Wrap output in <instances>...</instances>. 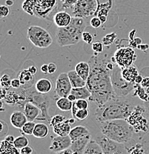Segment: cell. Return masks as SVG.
<instances>
[{
  "instance_id": "74e56055",
  "label": "cell",
  "mask_w": 149,
  "mask_h": 154,
  "mask_svg": "<svg viewBox=\"0 0 149 154\" xmlns=\"http://www.w3.org/2000/svg\"><path fill=\"white\" fill-rule=\"evenodd\" d=\"M11 81L12 79H11L10 76L8 74H4L1 77V86L2 88H5L6 90H8L11 88Z\"/></svg>"
},
{
  "instance_id": "30bf717a",
  "label": "cell",
  "mask_w": 149,
  "mask_h": 154,
  "mask_svg": "<svg viewBox=\"0 0 149 154\" xmlns=\"http://www.w3.org/2000/svg\"><path fill=\"white\" fill-rule=\"evenodd\" d=\"M122 68L115 65L114 69L111 73V81L113 89L116 95L119 96H126L133 92L135 83L129 82L122 76Z\"/></svg>"
},
{
  "instance_id": "44dd1931",
  "label": "cell",
  "mask_w": 149,
  "mask_h": 154,
  "mask_svg": "<svg viewBox=\"0 0 149 154\" xmlns=\"http://www.w3.org/2000/svg\"><path fill=\"white\" fill-rule=\"evenodd\" d=\"M70 125H71V123H70V119H67L65 121L52 127L53 131H54V134L59 135V136H68L70 131H71Z\"/></svg>"
},
{
  "instance_id": "4fadbf2b",
  "label": "cell",
  "mask_w": 149,
  "mask_h": 154,
  "mask_svg": "<svg viewBox=\"0 0 149 154\" xmlns=\"http://www.w3.org/2000/svg\"><path fill=\"white\" fill-rule=\"evenodd\" d=\"M113 56L116 59V64L121 68L132 65L137 58L134 48L130 46L118 48V49L115 51Z\"/></svg>"
},
{
  "instance_id": "f907efd6",
  "label": "cell",
  "mask_w": 149,
  "mask_h": 154,
  "mask_svg": "<svg viewBox=\"0 0 149 154\" xmlns=\"http://www.w3.org/2000/svg\"><path fill=\"white\" fill-rule=\"evenodd\" d=\"M41 71L44 74H48V64H44L41 66Z\"/></svg>"
},
{
  "instance_id": "bcb514c9",
  "label": "cell",
  "mask_w": 149,
  "mask_h": 154,
  "mask_svg": "<svg viewBox=\"0 0 149 154\" xmlns=\"http://www.w3.org/2000/svg\"><path fill=\"white\" fill-rule=\"evenodd\" d=\"M20 152L21 154H32L33 153H34V150H33V147L28 144V145L25 146L23 148L20 150Z\"/></svg>"
},
{
  "instance_id": "f546056e",
  "label": "cell",
  "mask_w": 149,
  "mask_h": 154,
  "mask_svg": "<svg viewBox=\"0 0 149 154\" xmlns=\"http://www.w3.org/2000/svg\"><path fill=\"white\" fill-rule=\"evenodd\" d=\"M70 93L76 96V99H89V98L91 96V91H89L87 86L80 87V88H73Z\"/></svg>"
},
{
  "instance_id": "e575fe53",
  "label": "cell",
  "mask_w": 149,
  "mask_h": 154,
  "mask_svg": "<svg viewBox=\"0 0 149 154\" xmlns=\"http://www.w3.org/2000/svg\"><path fill=\"white\" fill-rule=\"evenodd\" d=\"M117 38V34H116L115 32L113 33H108V34L105 35L103 38H102V42L103 43V45L107 47H109L111 45L113 42H114L115 40Z\"/></svg>"
},
{
  "instance_id": "9f6ffc18",
  "label": "cell",
  "mask_w": 149,
  "mask_h": 154,
  "mask_svg": "<svg viewBox=\"0 0 149 154\" xmlns=\"http://www.w3.org/2000/svg\"><path fill=\"white\" fill-rule=\"evenodd\" d=\"M67 97H68V99H69L70 101H71L72 102H75V101L77 100V99H76V96H75L74 94H71V93H70V94L68 96H67Z\"/></svg>"
},
{
  "instance_id": "ba28073f",
  "label": "cell",
  "mask_w": 149,
  "mask_h": 154,
  "mask_svg": "<svg viewBox=\"0 0 149 154\" xmlns=\"http://www.w3.org/2000/svg\"><path fill=\"white\" fill-rule=\"evenodd\" d=\"M146 107L145 105H135L132 113L127 118V122L134 130V132L147 133L149 131V123L147 119Z\"/></svg>"
},
{
  "instance_id": "d4e9b609",
  "label": "cell",
  "mask_w": 149,
  "mask_h": 154,
  "mask_svg": "<svg viewBox=\"0 0 149 154\" xmlns=\"http://www.w3.org/2000/svg\"><path fill=\"white\" fill-rule=\"evenodd\" d=\"M75 70L82 78L87 82L91 72V66L88 62H80L75 66Z\"/></svg>"
},
{
  "instance_id": "7402d4cb",
  "label": "cell",
  "mask_w": 149,
  "mask_h": 154,
  "mask_svg": "<svg viewBox=\"0 0 149 154\" xmlns=\"http://www.w3.org/2000/svg\"><path fill=\"white\" fill-rule=\"evenodd\" d=\"M34 88L37 92L42 94H47L51 92L53 88L52 82L48 79L42 78L35 82Z\"/></svg>"
},
{
  "instance_id": "cb8c5ba5",
  "label": "cell",
  "mask_w": 149,
  "mask_h": 154,
  "mask_svg": "<svg viewBox=\"0 0 149 154\" xmlns=\"http://www.w3.org/2000/svg\"><path fill=\"white\" fill-rule=\"evenodd\" d=\"M88 135H91L88 128H86L85 126H83V125H78V126L71 128V131L69 134L72 141L79 139L80 137H82V136H88Z\"/></svg>"
},
{
  "instance_id": "e0dca14e",
  "label": "cell",
  "mask_w": 149,
  "mask_h": 154,
  "mask_svg": "<svg viewBox=\"0 0 149 154\" xmlns=\"http://www.w3.org/2000/svg\"><path fill=\"white\" fill-rule=\"evenodd\" d=\"M91 139V135H88V136L80 137L79 139L72 141L71 145L70 147L74 152V154H83L86 146Z\"/></svg>"
},
{
  "instance_id": "3957f363",
  "label": "cell",
  "mask_w": 149,
  "mask_h": 154,
  "mask_svg": "<svg viewBox=\"0 0 149 154\" xmlns=\"http://www.w3.org/2000/svg\"><path fill=\"white\" fill-rule=\"evenodd\" d=\"M102 134L119 143L126 144L132 139L134 130L126 119H113L99 122Z\"/></svg>"
},
{
  "instance_id": "f1b7e54d",
  "label": "cell",
  "mask_w": 149,
  "mask_h": 154,
  "mask_svg": "<svg viewBox=\"0 0 149 154\" xmlns=\"http://www.w3.org/2000/svg\"><path fill=\"white\" fill-rule=\"evenodd\" d=\"M83 154H103V151L100 145L91 138L86 146Z\"/></svg>"
},
{
  "instance_id": "681fc988",
  "label": "cell",
  "mask_w": 149,
  "mask_h": 154,
  "mask_svg": "<svg viewBox=\"0 0 149 154\" xmlns=\"http://www.w3.org/2000/svg\"><path fill=\"white\" fill-rule=\"evenodd\" d=\"M57 65L55 63H49L48 64V73L49 74H53L57 71Z\"/></svg>"
},
{
  "instance_id": "8d00e7d4",
  "label": "cell",
  "mask_w": 149,
  "mask_h": 154,
  "mask_svg": "<svg viewBox=\"0 0 149 154\" xmlns=\"http://www.w3.org/2000/svg\"><path fill=\"white\" fill-rule=\"evenodd\" d=\"M66 119H67V118L65 116H62V115L58 114V115H56V116H54L51 117L49 120V123H50V125H51V127H54V126H55V125H57L60 124V123H61V122H62L65 121Z\"/></svg>"
},
{
  "instance_id": "5b68a950",
  "label": "cell",
  "mask_w": 149,
  "mask_h": 154,
  "mask_svg": "<svg viewBox=\"0 0 149 154\" xmlns=\"http://www.w3.org/2000/svg\"><path fill=\"white\" fill-rule=\"evenodd\" d=\"M57 0H25L22 3V9L27 14L36 16L40 19H48L54 11Z\"/></svg>"
},
{
  "instance_id": "2e32d148",
  "label": "cell",
  "mask_w": 149,
  "mask_h": 154,
  "mask_svg": "<svg viewBox=\"0 0 149 154\" xmlns=\"http://www.w3.org/2000/svg\"><path fill=\"white\" fill-rule=\"evenodd\" d=\"M73 16L65 11H58L53 17V22L57 28H65L69 25L71 22Z\"/></svg>"
},
{
  "instance_id": "4316f807",
  "label": "cell",
  "mask_w": 149,
  "mask_h": 154,
  "mask_svg": "<svg viewBox=\"0 0 149 154\" xmlns=\"http://www.w3.org/2000/svg\"><path fill=\"white\" fill-rule=\"evenodd\" d=\"M49 134V128L45 123H37L35 125L33 136L38 139H44Z\"/></svg>"
},
{
  "instance_id": "5bb4252c",
  "label": "cell",
  "mask_w": 149,
  "mask_h": 154,
  "mask_svg": "<svg viewBox=\"0 0 149 154\" xmlns=\"http://www.w3.org/2000/svg\"><path fill=\"white\" fill-rule=\"evenodd\" d=\"M73 88L68 73H62L56 80L55 93L59 97H67Z\"/></svg>"
},
{
  "instance_id": "7bdbcfd3",
  "label": "cell",
  "mask_w": 149,
  "mask_h": 154,
  "mask_svg": "<svg viewBox=\"0 0 149 154\" xmlns=\"http://www.w3.org/2000/svg\"><path fill=\"white\" fill-rule=\"evenodd\" d=\"M78 0H60L62 3V8L70 9L73 8V6L77 2Z\"/></svg>"
},
{
  "instance_id": "603a6c76",
  "label": "cell",
  "mask_w": 149,
  "mask_h": 154,
  "mask_svg": "<svg viewBox=\"0 0 149 154\" xmlns=\"http://www.w3.org/2000/svg\"><path fill=\"white\" fill-rule=\"evenodd\" d=\"M122 76L129 82H135L136 78L139 74L138 69L134 65L122 68Z\"/></svg>"
},
{
  "instance_id": "94428289",
  "label": "cell",
  "mask_w": 149,
  "mask_h": 154,
  "mask_svg": "<svg viewBox=\"0 0 149 154\" xmlns=\"http://www.w3.org/2000/svg\"><path fill=\"white\" fill-rule=\"evenodd\" d=\"M144 105L145 106V107H146L147 111H148V113H149V96H148V100H147L146 102H144Z\"/></svg>"
},
{
  "instance_id": "816d5d0a",
  "label": "cell",
  "mask_w": 149,
  "mask_h": 154,
  "mask_svg": "<svg viewBox=\"0 0 149 154\" xmlns=\"http://www.w3.org/2000/svg\"><path fill=\"white\" fill-rule=\"evenodd\" d=\"M59 154H74V152L73 151L70 147H68V148L65 149V150H62V151L59 152Z\"/></svg>"
},
{
  "instance_id": "c3c4849f",
  "label": "cell",
  "mask_w": 149,
  "mask_h": 154,
  "mask_svg": "<svg viewBox=\"0 0 149 154\" xmlns=\"http://www.w3.org/2000/svg\"><path fill=\"white\" fill-rule=\"evenodd\" d=\"M141 85L143 87L149 94V76L143 77V80L141 83Z\"/></svg>"
},
{
  "instance_id": "d6a6232c",
  "label": "cell",
  "mask_w": 149,
  "mask_h": 154,
  "mask_svg": "<svg viewBox=\"0 0 149 154\" xmlns=\"http://www.w3.org/2000/svg\"><path fill=\"white\" fill-rule=\"evenodd\" d=\"M14 144L18 150H21L24 147L29 144V140L26 136L23 135V136H20L16 138L14 142Z\"/></svg>"
},
{
  "instance_id": "4dcf8cb0",
  "label": "cell",
  "mask_w": 149,
  "mask_h": 154,
  "mask_svg": "<svg viewBox=\"0 0 149 154\" xmlns=\"http://www.w3.org/2000/svg\"><path fill=\"white\" fill-rule=\"evenodd\" d=\"M56 105L61 111L69 112L72 110L73 102L68 99V97H60L56 102Z\"/></svg>"
},
{
  "instance_id": "6f0895ef",
  "label": "cell",
  "mask_w": 149,
  "mask_h": 154,
  "mask_svg": "<svg viewBox=\"0 0 149 154\" xmlns=\"http://www.w3.org/2000/svg\"><path fill=\"white\" fill-rule=\"evenodd\" d=\"M15 139H16V138H14V136H6L5 138V139H6V140L8 141V142H11V143H14Z\"/></svg>"
},
{
  "instance_id": "f5cc1de1",
  "label": "cell",
  "mask_w": 149,
  "mask_h": 154,
  "mask_svg": "<svg viewBox=\"0 0 149 154\" xmlns=\"http://www.w3.org/2000/svg\"><path fill=\"white\" fill-rule=\"evenodd\" d=\"M137 49L141 50V51H146L147 50L149 49V45L148 44H141L137 46Z\"/></svg>"
},
{
  "instance_id": "52a82bcc",
  "label": "cell",
  "mask_w": 149,
  "mask_h": 154,
  "mask_svg": "<svg viewBox=\"0 0 149 154\" xmlns=\"http://www.w3.org/2000/svg\"><path fill=\"white\" fill-rule=\"evenodd\" d=\"M25 94H26V102H32L39 107L41 110V114L37 118V120H44V121L48 120V109L51 105V100L48 96L45 94L37 92L36 89L33 90L32 87L25 89Z\"/></svg>"
},
{
  "instance_id": "91938a15",
  "label": "cell",
  "mask_w": 149,
  "mask_h": 154,
  "mask_svg": "<svg viewBox=\"0 0 149 154\" xmlns=\"http://www.w3.org/2000/svg\"><path fill=\"white\" fill-rule=\"evenodd\" d=\"M136 33V30H133L132 31H131V33H129V38L130 40H133L134 38V34Z\"/></svg>"
},
{
  "instance_id": "7a4b0ae2",
  "label": "cell",
  "mask_w": 149,
  "mask_h": 154,
  "mask_svg": "<svg viewBox=\"0 0 149 154\" xmlns=\"http://www.w3.org/2000/svg\"><path fill=\"white\" fill-rule=\"evenodd\" d=\"M134 107V102L128 96H117L103 105L97 106L94 110V116L99 122L113 119H127Z\"/></svg>"
},
{
  "instance_id": "f6af8a7d",
  "label": "cell",
  "mask_w": 149,
  "mask_h": 154,
  "mask_svg": "<svg viewBox=\"0 0 149 154\" xmlns=\"http://www.w3.org/2000/svg\"><path fill=\"white\" fill-rule=\"evenodd\" d=\"M10 14V8L8 5H1L0 7V17L4 18L8 16Z\"/></svg>"
},
{
  "instance_id": "277c9868",
  "label": "cell",
  "mask_w": 149,
  "mask_h": 154,
  "mask_svg": "<svg viewBox=\"0 0 149 154\" xmlns=\"http://www.w3.org/2000/svg\"><path fill=\"white\" fill-rule=\"evenodd\" d=\"M85 19L73 17L69 25L65 28H57L56 39L60 47L71 46L79 43L87 25Z\"/></svg>"
},
{
  "instance_id": "f35d334b",
  "label": "cell",
  "mask_w": 149,
  "mask_h": 154,
  "mask_svg": "<svg viewBox=\"0 0 149 154\" xmlns=\"http://www.w3.org/2000/svg\"><path fill=\"white\" fill-rule=\"evenodd\" d=\"M91 48H92V50L94 51V53L100 54H102L104 51V45L103 43H102V42L96 41L92 43Z\"/></svg>"
},
{
  "instance_id": "b9f144b4",
  "label": "cell",
  "mask_w": 149,
  "mask_h": 154,
  "mask_svg": "<svg viewBox=\"0 0 149 154\" xmlns=\"http://www.w3.org/2000/svg\"><path fill=\"white\" fill-rule=\"evenodd\" d=\"M0 123H1V129H0V136L2 138H5L6 136H7L8 133V124L6 122H5L3 120H1L0 121Z\"/></svg>"
},
{
  "instance_id": "9a60e30c",
  "label": "cell",
  "mask_w": 149,
  "mask_h": 154,
  "mask_svg": "<svg viewBox=\"0 0 149 154\" xmlns=\"http://www.w3.org/2000/svg\"><path fill=\"white\" fill-rule=\"evenodd\" d=\"M72 140L70 139V136H59L52 137L51 139V144L49 149L55 153H58L59 152L68 148L71 145Z\"/></svg>"
},
{
  "instance_id": "7dc6e473",
  "label": "cell",
  "mask_w": 149,
  "mask_h": 154,
  "mask_svg": "<svg viewBox=\"0 0 149 154\" xmlns=\"http://www.w3.org/2000/svg\"><path fill=\"white\" fill-rule=\"evenodd\" d=\"M21 87H22V84H21L20 79H13L11 81V88L14 89H20Z\"/></svg>"
},
{
  "instance_id": "836d02e7",
  "label": "cell",
  "mask_w": 149,
  "mask_h": 154,
  "mask_svg": "<svg viewBox=\"0 0 149 154\" xmlns=\"http://www.w3.org/2000/svg\"><path fill=\"white\" fill-rule=\"evenodd\" d=\"M35 125H36V123L33 121H28L24 126L22 127L21 130V132L25 135H33V130H34Z\"/></svg>"
},
{
  "instance_id": "8fae6325",
  "label": "cell",
  "mask_w": 149,
  "mask_h": 154,
  "mask_svg": "<svg viewBox=\"0 0 149 154\" xmlns=\"http://www.w3.org/2000/svg\"><path fill=\"white\" fill-rule=\"evenodd\" d=\"M92 139H94L100 145L102 149V151H103V154H120L128 153L125 144L119 143L116 141L112 140L102 133L96 135Z\"/></svg>"
},
{
  "instance_id": "680465c9",
  "label": "cell",
  "mask_w": 149,
  "mask_h": 154,
  "mask_svg": "<svg viewBox=\"0 0 149 154\" xmlns=\"http://www.w3.org/2000/svg\"><path fill=\"white\" fill-rule=\"evenodd\" d=\"M134 42L136 43V44L137 45V46L139 45H141L142 43V38H140L139 37H137V38H134Z\"/></svg>"
},
{
  "instance_id": "8992f818",
  "label": "cell",
  "mask_w": 149,
  "mask_h": 154,
  "mask_svg": "<svg viewBox=\"0 0 149 154\" xmlns=\"http://www.w3.org/2000/svg\"><path fill=\"white\" fill-rule=\"evenodd\" d=\"M98 8L95 16H97L102 21V25L105 28H110L116 25L118 22V16L116 12V0H97Z\"/></svg>"
},
{
  "instance_id": "ffe728a7",
  "label": "cell",
  "mask_w": 149,
  "mask_h": 154,
  "mask_svg": "<svg viewBox=\"0 0 149 154\" xmlns=\"http://www.w3.org/2000/svg\"><path fill=\"white\" fill-rule=\"evenodd\" d=\"M33 76L34 75L32 74L28 69H25L19 73L18 76L21 82V84H22V88L28 89V88H31L34 83Z\"/></svg>"
},
{
  "instance_id": "ee69618b",
  "label": "cell",
  "mask_w": 149,
  "mask_h": 154,
  "mask_svg": "<svg viewBox=\"0 0 149 154\" xmlns=\"http://www.w3.org/2000/svg\"><path fill=\"white\" fill-rule=\"evenodd\" d=\"M93 39H94L93 36L89 33V32H83L82 36V40L84 42H85L86 44L88 45H91L92 44Z\"/></svg>"
},
{
  "instance_id": "d6986e66",
  "label": "cell",
  "mask_w": 149,
  "mask_h": 154,
  "mask_svg": "<svg viewBox=\"0 0 149 154\" xmlns=\"http://www.w3.org/2000/svg\"><path fill=\"white\" fill-rule=\"evenodd\" d=\"M10 120L11 125L17 129H22L24 125L28 121L24 112L20 110H14V112H12Z\"/></svg>"
},
{
  "instance_id": "1f68e13d",
  "label": "cell",
  "mask_w": 149,
  "mask_h": 154,
  "mask_svg": "<svg viewBox=\"0 0 149 154\" xmlns=\"http://www.w3.org/2000/svg\"><path fill=\"white\" fill-rule=\"evenodd\" d=\"M133 96H138L140 100L146 102L148 99L149 94L147 92L146 90L141 85V84H135L134 91H133Z\"/></svg>"
},
{
  "instance_id": "9c48e42d",
  "label": "cell",
  "mask_w": 149,
  "mask_h": 154,
  "mask_svg": "<svg viewBox=\"0 0 149 154\" xmlns=\"http://www.w3.org/2000/svg\"><path fill=\"white\" fill-rule=\"evenodd\" d=\"M27 37L35 47L47 48L53 43V38L47 30L36 25H32L28 29Z\"/></svg>"
},
{
  "instance_id": "ab89813d",
  "label": "cell",
  "mask_w": 149,
  "mask_h": 154,
  "mask_svg": "<svg viewBox=\"0 0 149 154\" xmlns=\"http://www.w3.org/2000/svg\"><path fill=\"white\" fill-rule=\"evenodd\" d=\"M90 25H91L92 28L97 29L100 28L102 25V21L100 20V19H99L97 16H94L93 17H91V20H90Z\"/></svg>"
},
{
  "instance_id": "7c38bea8",
  "label": "cell",
  "mask_w": 149,
  "mask_h": 154,
  "mask_svg": "<svg viewBox=\"0 0 149 154\" xmlns=\"http://www.w3.org/2000/svg\"><path fill=\"white\" fill-rule=\"evenodd\" d=\"M98 8L97 0H78L72 8V16L88 19L95 16Z\"/></svg>"
},
{
  "instance_id": "484cf974",
  "label": "cell",
  "mask_w": 149,
  "mask_h": 154,
  "mask_svg": "<svg viewBox=\"0 0 149 154\" xmlns=\"http://www.w3.org/2000/svg\"><path fill=\"white\" fill-rule=\"evenodd\" d=\"M68 77L70 79L73 88H80V87L86 86L87 82L83 79L81 76L76 72V70H70L68 72Z\"/></svg>"
},
{
  "instance_id": "6125c7cd",
  "label": "cell",
  "mask_w": 149,
  "mask_h": 154,
  "mask_svg": "<svg viewBox=\"0 0 149 154\" xmlns=\"http://www.w3.org/2000/svg\"><path fill=\"white\" fill-rule=\"evenodd\" d=\"M6 5H8L9 7V6H12L13 5H14V1H12V0H6Z\"/></svg>"
},
{
  "instance_id": "11a10c76",
  "label": "cell",
  "mask_w": 149,
  "mask_h": 154,
  "mask_svg": "<svg viewBox=\"0 0 149 154\" xmlns=\"http://www.w3.org/2000/svg\"><path fill=\"white\" fill-rule=\"evenodd\" d=\"M142 80H143V77L141 76L140 74H139L138 76H137V78H136L134 83H135V84H141L142 82Z\"/></svg>"
},
{
  "instance_id": "60d3db41",
  "label": "cell",
  "mask_w": 149,
  "mask_h": 154,
  "mask_svg": "<svg viewBox=\"0 0 149 154\" xmlns=\"http://www.w3.org/2000/svg\"><path fill=\"white\" fill-rule=\"evenodd\" d=\"M76 104L79 109H89L90 105L88 99H77V100L76 101Z\"/></svg>"
},
{
  "instance_id": "db71d44e",
  "label": "cell",
  "mask_w": 149,
  "mask_h": 154,
  "mask_svg": "<svg viewBox=\"0 0 149 154\" xmlns=\"http://www.w3.org/2000/svg\"><path fill=\"white\" fill-rule=\"evenodd\" d=\"M28 70H29V71H30V73H31L33 75L36 74V73H37V71H38L37 67H36V66H33V65H32V66H30L29 67H28Z\"/></svg>"
},
{
  "instance_id": "ac0fdd59",
  "label": "cell",
  "mask_w": 149,
  "mask_h": 154,
  "mask_svg": "<svg viewBox=\"0 0 149 154\" xmlns=\"http://www.w3.org/2000/svg\"><path fill=\"white\" fill-rule=\"evenodd\" d=\"M23 112L26 116L28 121L34 122L41 114V110L39 107L30 102L25 103L23 108Z\"/></svg>"
},
{
  "instance_id": "83f0119b",
  "label": "cell",
  "mask_w": 149,
  "mask_h": 154,
  "mask_svg": "<svg viewBox=\"0 0 149 154\" xmlns=\"http://www.w3.org/2000/svg\"><path fill=\"white\" fill-rule=\"evenodd\" d=\"M20 153L18 149L14 146V143L4 139L1 142L0 154H18Z\"/></svg>"
},
{
  "instance_id": "d590c367",
  "label": "cell",
  "mask_w": 149,
  "mask_h": 154,
  "mask_svg": "<svg viewBox=\"0 0 149 154\" xmlns=\"http://www.w3.org/2000/svg\"><path fill=\"white\" fill-rule=\"evenodd\" d=\"M90 115L89 109H79L75 115V119L79 121L85 120Z\"/></svg>"
},
{
  "instance_id": "6da1fadb",
  "label": "cell",
  "mask_w": 149,
  "mask_h": 154,
  "mask_svg": "<svg viewBox=\"0 0 149 154\" xmlns=\"http://www.w3.org/2000/svg\"><path fill=\"white\" fill-rule=\"evenodd\" d=\"M105 57L94 54L88 62L91 72L86 86L91 93L88 100L94 102L97 106L103 105L109 99L117 96L112 85V70L108 67L110 59Z\"/></svg>"
}]
</instances>
